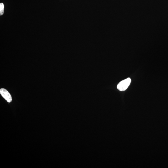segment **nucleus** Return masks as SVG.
Here are the masks:
<instances>
[{
  "label": "nucleus",
  "instance_id": "nucleus-2",
  "mask_svg": "<svg viewBox=\"0 0 168 168\" xmlns=\"http://www.w3.org/2000/svg\"><path fill=\"white\" fill-rule=\"evenodd\" d=\"M0 93L3 98L9 103L12 101V98L9 92L4 88H1L0 90Z\"/></svg>",
  "mask_w": 168,
  "mask_h": 168
},
{
  "label": "nucleus",
  "instance_id": "nucleus-1",
  "mask_svg": "<svg viewBox=\"0 0 168 168\" xmlns=\"http://www.w3.org/2000/svg\"><path fill=\"white\" fill-rule=\"evenodd\" d=\"M131 80L130 78H128L118 83L117 88L120 91H124L127 89L131 83Z\"/></svg>",
  "mask_w": 168,
  "mask_h": 168
},
{
  "label": "nucleus",
  "instance_id": "nucleus-3",
  "mask_svg": "<svg viewBox=\"0 0 168 168\" xmlns=\"http://www.w3.org/2000/svg\"><path fill=\"white\" fill-rule=\"evenodd\" d=\"M4 5L3 3L0 4V15H2L4 13Z\"/></svg>",
  "mask_w": 168,
  "mask_h": 168
}]
</instances>
